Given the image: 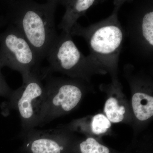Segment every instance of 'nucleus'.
<instances>
[{"label": "nucleus", "mask_w": 153, "mask_h": 153, "mask_svg": "<svg viewBox=\"0 0 153 153\" xmlns=\"http://www.w3.org/2000/svg\"><path fill=\"white\" fill-rule=\"evenodd\" d=\"M58 1L44 4L33 1H8L7 21L17 28L35 51L39 63L57 37L55 15Z\"/></svg>", "instance_id": "nucleus-1"}, {"label": "nucleus", "mask_w": 153, "mask_h": 153, "mask_svg": "<svg viewBox=\"0 0 153 153\" xmlns=\"http://www.w3.org/2000/svg\"><path fill=\"white\" fill-rule=\"evenodd\" d=\"M126 1H114L113 10L109 16L86 27L77 23L70 33L72 37L79 36L85 40L89 55L109 73L112 81L118 80L119 61L125 37L119 12Z\"/></svg>", "instance_id": "nucleus-2"}, {"label": "nucleus", "mask_w": 153, "mask_h": 153, "mask_svg": "<svg viewBox=\"0 0 153 153\" xmlns=\"http://www.w3.org/2000/svg\"><path fill=\"white\" fill-rule=\"evenodd\" d=\"M46 57L49 65L41 70L42 79L50 73L58 72L72 79L88 81L93 75L107 73L90 55L85 56L80 52L70 34L62 32L55 38Z\"/></svg>", "instance_id": "nucleus-3"}, {"label": "nucleus", "mask_w": 153, "mask_h": 153, "mask_svg": "<svg viewBox=\"0 0 153 153\" xmlns=\"http://www.w3.org/2000/svg\"><path fill=\"white\" fill-rule=\"evenodd\" d=\"M81 79L50 77L44 86L38 126L44 125L76 107L85 93Z\"/></svg>", "instance_id": "nucleus-4"}, {"label": "nucleus", "mask_w": 153, "mask_h": 153, "mask_svg": "<svg viewBox=\"0 0 153 153\" xmlns=\"http://www.w3.org/2000/svg\"><path fill=\"white\" fill-rule=\"evenodd\" d=\"M35 51L16 28L10 25L0 34V68L7 66L20 72L23 81L33 72L39 73Z\"/></svg>", "instance_id": "nucleus-5"}, {"label": "nucleus", "mask_w": 153, "mask_h": 153, "mask_svg": "<svg viewBox=\"0 0 153 153\" xmlns=\"http://www.w3.org/2000/svg\"><path fill=\"white\" fill-rule=\"evenodd\" d=\"M42 79L38 73L33 72L10 98L19 113L23 132L38 125L44 93Z\"/></svg>", "instance_id": "nucleus-6"}, {"label": "nucleus", "mask_w": 153, "mask_h": 153, "mask_svg": "<svg viewBox=\"0 0 153 153\" xmlns=\"http://www.w3.org/2000/svg\"><path fill=\"white\" fill-rule=\"evenodd\" d=\"M134 67L126 64L124 71L131 90L132 110L140 121H146L153 115L152 82L149 76L142 71L135 72Z\"/></svg>", "instance_id": "nucleus-7"}, {"label": "nucleus", "mask_w": 153, "mask_h": 153, "mask_svg": "<svg viewBox=\"0 0 153 153\" xmlns=\"http://www.w3.org/2000/svg\"><path fill=\"white\" fill-rule=\"evenodd\" d=\"M132 44L141 55L152 56L153 52V1H145L135 9L129 24Z\"/></svg>", "instance_id": "nucleus-8"}, {"label": "nucleus", "mask_w": 153, "mask_h": 153, "mask_svg": "<svg viewBox=\"0 0 153 153\" xmlns=\"http://www.w3.org/2000/svg\"><path fill=\"white\" fill-rule=\"evenodd\" d=\"M68 136L57 129L39 130L32 129L24 132L26 146L33 153H61Z\"/></svg>", "instance_id": "nucleus-9"}, {"label": "nucleus", "mask_w": 153, "mask_h": 153, "mask_svg": "<svg viewBox=\"0 0 153 153\" xmlns=\"http://www.w3.org/2000/svg\"><path fill=\"white\" fill-rule=\"evenodd\" d=\"M102 90L107 94L104 106V114L111 123L122 122L128 113L126 97L118 80L112 81L108 85H102Z\"/></svg>", "instance_id": "nucleus-10"}, {"label": "nucleus", "mask_w": 153, "mask_h": 153, "mask_svg": "<svg viewBox=\"0 0 153 153\" xmlns=\"http://www.w3.org/2000/svg\"><path fill=\"white\" fill-rule=\"evenodd\" d=\"M102 1L98 0H63L58 3L65 7V12L58 27L62 33L70 34L77 20L88 11Z\"/></svg>", "instance_id": "nucleus-11"}, {"label": "nucleus", "mask_w": 153, "mask_h": 153, "mask_svg": "<svg viewBox=\"0 0 153 153\" xmlns=\"http://www.w3.org/2000/svg\"><path fill=\"white\" fill-rule=\"evenodd\" d=\"M111 123L103 114L95 115L91 120V129L95 135H101L105 133L109 129Z\"/></svg>", "instance_id": "nucleus-12"}, {"label": "nucleus", "mask_w": 153, "mask_h": 153, "mask_svg": "<svg viewBox=\"0 0 153 153\" xmlns=\"http://www.w3.org/2000/svg\"><path fill=\"white\" fill-rule=\"evenodd\" d=\"M79 148L81 153H110L108 148L91 137L81 142Z\"/></svg>", "instance_id": "nucleus-13"}, {"label": "nucleus", "mask_w": 153, "mask_h": 153, "mask_svg": "<svg viewBox=\"0 0 153 153\" xmlns=\"http://www.w3.org/2000/svg\"><path fill=\"white\" fill-rule=\"evenodd\" d=\"M1 68H0V94L9 96L11 98L14 91L12 90L4 80L1 72Z\"/></svg>", "instance_id": "nucleus-14"}, {"label": "nucleus", "mask_w": 153, "mask_h": 153, "mask_svg": "<svg viewBox=\"0 0 153 153\" xmlns=\"http://www.w3.org/2000/svg\"><path fill=\"white\" fill-rule=\"evenodd\" d=\"M7 20L5 18H4L3 16H1L0 18V27H1L7 23Z\"/></svg>", "instance_id": "nucleus-15"}]
</instances>
